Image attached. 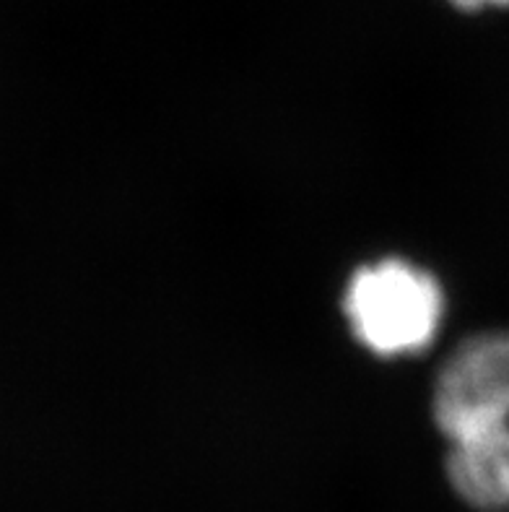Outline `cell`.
Masks as SVG:
<instances>
[{"label":"cell","mask_w":509,"mask_h":512,"mask_svg":"<svg viewBox=\"0 0 509 512\" xmlns=\"http://www.w3.org/2000/svg\"><path fill=\"white\" fill-rule=\"evenodd\" d=\"M434 419L450 440L509 427V333L465 341L434 385Z\"/></svg>","instance_id":"7a4b0ae2"},{"label":"cell","mask_w":509,"mask_h":512,"mask_svg":"<svg viewBox=\"0 0 509 512\" xmlns=\"http://www.w3.org/2000/svg\"><path fill=\"white\" fill-rule=\"evenodd\" d=\"M343 312L369 351L403 357L432 344L445 315V294L424 268L406 260H380L351 276Z\"/></svg>","instance_id":"6da1fadb"},{"label":"cell","mask_w":509,"mask_h":512,"mask_svg":"<svg viewBox=\"0 0 509 512\" xmlns=\"http://www.w3.org/2000/svg\"><path fill=\"white\" fill-rule=\"evenodd\" d=\"M460 11H478V8H507L509 0H450Z\"/></svg>","instance_id":"277c9868"},{"label":"cell","mask_w":509,"mask_h":512,"mask_svg":"<svg viewBox=\"0 0 509 512\" xmlns=\"http://www.w3.org/2000/svg\"><path fill=\"white\" fill-rule=\"evenodd\" d=\"M447 474L455 492L478 510L509 507V427L452 440Z\"/></svg>","instance_id":"3957f363"}]
</instances>
